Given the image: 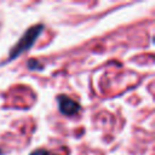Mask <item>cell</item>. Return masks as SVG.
Listing matches in <instances>:
<instances>
[{
  "instance_id": "cell-1",
  "label": "cell",
  "mask_w": 155,
  "mask_h": 155,
  "mask_svg": "<svg viewBox=\"0 0 155 155\" xmlns=\"http://www.w3.org/2000/svg\"><path fill=\"white\" fill-rule=\"evenodd\" d=\"M42 29H44L42 24H36V25H33L29 29H27V31L22 35V38L12 47V50L10 52V56H8V59H15L16 57L22 54L23 52L28 51L35 44V41L39 38V35L41 34Z\"/></svg>"
},
{
  "instance_id": "cell-2",
  "label": "cell",
  "mask_w": 155,
  "mask_h": 155,
  "mask_svg": "<svg viewBox=\"0 0 155 155\" xmlns=\"http://www.w3.org/2000/svg\"><path fill=\"white\" fill-rule=\"evenodd\" d=\"M58 104H59L61 113L64 114V115H68V116L75 115L80 110L79 103L75 102L74 99L69 98L68 96H64V94H61L58 97Z\"/></svg>"
},
{
  "instance_id": "cell-3",
  "label": "cell",
  "mask_w": 155,
  "mask_h": 155,
  "mask_svg": "<svg viewBox=\"0 0 155 155\" xmlns=\"http://www.w3.org/2000/svg\"><path fill=\"white\" fill-rule=\"evenodd\" d=\"M39 67H41V64L35 59H31V61L28 62V68L29 69H40Z\"/></svg>"
},
{
  "instance_id": "cell-4",
  "label": "cell",
  "mask_w": 155,
  "mask_h": 155,
  "mask_svg": "<svg viewBox=\"0 0 155 155\" xmlns=\"http://www.w3.org/2000/svg\"><path fill=\"white\" fill-rule=\"evenodd\" d=\"M30 155H48V153H47L45 149H36V150H34Z\"/></svg>"
}]
</instances>
